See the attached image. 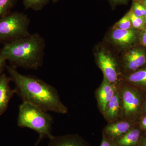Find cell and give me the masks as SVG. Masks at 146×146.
Listing matches in <instances>:
<instances>
[{
	"label": "cell",
	"mask_w": 146,
	"mask_h": 146,
	"mask_svg": "<svg viewBox=\"0 0 146 146\" xmlns=\"http://www.w3.org/2000/svg\"><path fill=\"white\" fill-rule=\"evenodd\" d=\"M143 3H146V0H145V1H144Z\"/></svg>",
	"instance_id": "f1b7e54d"
},
{
	"label": "cell",
	"mask_w": 146,
	"mask_h": 146,
	"mask_svg": "<svg viewBox=\"0 0 146 146\" xmlns=\"http://www.w3.org/2000/svg\"><path fill=\"white\" fill-rule=\"evenodd\" d=\"M7 61L5 57L0 52V76L3 74V71L6 66V63Z\"/></svg>",
	"instance_id": "7402d4cb"
},
{
	"label": "cell",
	"mask_w": 146,
	"mask_h": 146,
	"mask_svg": "<svg viewBox=\"0 0 146 146\" xmlns=\"http://www.w3.org/2000/svg\"><path fill=\"white\" fill-rule=\"evenodd\" d=\"M17 0H0V19L10 12Z\"/></svg>",
	"instance_id": "e0dca14e"
},
{
	"label": "cell",
	"mask_w": 146,
	"mask_h": 146,
	"mask_svg": "<svg viewBox=\"0 0 146 146\" xmlns=\"http://www.w3.org/2000/svg\"><path fill=\"white\" fill-rule=\"evenodd\" d=\"M145 20H146V16H145Z\"/></svg>",
	"instance_id": "4dcf8cb0"
},
{
	"label": "cell",
	"mask_w": 146,
	"mask_h": 146,
	"mask_svg": "<svg viewBox=\"0 0 146 146\" xmlns=\"http://www.w3.org/2000/svg\"><path fill=\"white\" fill-rule=\"evenodd\" d=\"M52 1V3H56L58 1H60V0H51Z\"/></svg>",
	"instance_id": "83f0119b"
},
{
	"label": "cell",
	"mask_w": 146,
	"mask_h": 146,
	"mask_svg": "<svg viewBox=\"0 0 146 146\" xmlns=\"http://www.w3.org/2000/svg\"><path fill=\"white\" fill-rule=\"evenodd\" d=\"M143 111L146 114V98L144 99L143 103Z\"/></svg>",
	"instance_id": "484cf974"
},
{
	"label": "cell",
	"mask_w": 146,
	"mask_h": 146,
	"mask_svg": "<svg viewBox=\"0 0 146 146\" xmlns=\"http://www.w3.org/2000/svg\"><path fill=\"white\" fill-rule=\"evenodd\" d=\"M18 125L36 131L39 138L35 146L44 138L50 139L53 136L52 117L40 108L29 103L23 102L19 106Z\"/></svg>",
	"instance_id": "3957f363"
},
{
	"label": "cell",
	"mask_w": 146,
	"mask_h": 146,
	"mask_svg": "<svg viewBox=\"0 0 146 146\" xmlns=\"http://www.w3.org/2000/svg\"><path fill=\"white\" fill-rule=\"evenodd\" d=\"M100 146H117L114 140L108 137L104 133H102V138Z\"/></svg>",
	"instance_id": "ffe728a7"
},
{
	"label": "cell",
	"mask_w": 146,
	"mask_h": 146,
	"mask_svg": "<svg viewBox=\"0 0 146 146\" xmlns=\"http://www.w3.org/2000/svg\"><path fill=\"white\" fill-rule=\"evenodd\" d=\"M135 32L131 29H117L112 32L111 35V38L113 42L123 46L130 44L135 40Z\"/></svg>",
	"instance_id": "5bb4252c"
},
{
	"label": "cell",
	"mask_w": 146,
	"mask_h": 146,
	"mask_svg": "<svg viewBox=\"0 0 146 146\" xmlns=\"http://www.w3.org/2000/svg\"><path fill=\"white\" fill-rule=\"evenodd\" d=\"M144 3V5H145V6H146V3Z\"/></svg>",
	"instance_id": "f546056e"
},
{
	"label": "cell",
	"mask_w": 146,
	"mask_h": 146,
	"mask_svg": "<svg viewBox=\"0 0 146 146\" xmlns=\"http://www.w3.org/2000/svg\"><path fill=\"white\" fill-rule=\"evenodd\" d=\"M121 109V100L120 91L117 90L112 99L108 104L103 113L108 121H112L119 117Z\"/></svg>",
	"instance_id": "4fadbf2b"
},
{
	"label": "cell",
	"mask_w": 146,
	"mask_h": 146,
	"mask_svg": "<svg viewBox=\"0 0 146 146\" xmlns=\"http://www.w3.org/2000/svg\"><path fill=\"white\" fill-rule=\"evenodd\" d=\"M45 46L40 34L30 33L7 42L0 52L13 67L37 70L43 64Z\"/></svg>",
	"instance_id": "7a4b0ae2"
},
{
	"label": "cell",
	"mask_w": 146,
	"mask_h": 146,
	"mask_svg": "<svg viewBox=\"0 0 146 146\" xmlns=\"http://www.w3.org/2000/svg\"><path fill=\"white\" fill-rule=\"evenodd\" d=\"M145 23H146V20H145Z\"/></svg>",
	"instance_id": "1f68e13d"
},
{
	"label": "cell",
	"mask_w": 146,
	"mask_h": 146,
	"mask_svg": "<svg viewBox=\"0 0 146 146\" xmlns=\"http://www.w3.org/2000/svg\"><path fill=\"white\" fill-rule=\"evenodd\" d=\"M51 0H23V4L26 9L35 11L42 10L49 3Z\"/></svg>",
	"instance_id": "2e32d148"
},
{
	"label": "cell",
	"mask_w": 146,
	"mask_h": 146,
	"mask_svg": "<svg viewBox=\"0 0 146 146\" xmlns=\"http://www.w3.org/2000/svg\"><path fill=\"white\" fill-rule=\"evenodd\" d=\"M98 60L104 78L110 83L114 84L118 79L117 72L114 60L104 51H100L99 53Z\"/></svg>",
	"instance_id": "8992f818"
},
{
	"label": "cell",
	"mask_w": 146,
	"mask_h": 146,
	"mask_svg": "<svg viewBox=\"0 0 146 146\" xmlns=\"http://www.w3.org/2000/svg\"><path fill=\"white\" fill-rule=\"evenodd\" d=\"M138 146H146V132H144Z\"/></svg>",
	"instance_id": "cb8c5ba5"
},
{
	"label": "cell",
	"mask_w": 146,
	"mask_h": 146,
	"mask_svg": "<svg viewBox=\"0 0 146 146\" xmlns=\"http://www.w3.org/2000/svg\"><path fill=\"white\" fill-rule=\"evenodd\" d=\"M120 92L121 100V114L128 121H134L143 111L144 99L142 92L127 85L122 86Z\"/></svg>",
	"instance_id": "5b68a950"
},
{
	"label": "cell",
	"mask_w": 146,
	"mask_h": 146,
	"mask_svg": "<svg viewBox=\"0 0 146 146\" xmlns=\"http://www.w3.org/2000/svg\"><path fill=\"white\" fill-rule=\"evenodd\" d=\"M144 132L139 127L135 126L114 141L117 146H138Z\"/></svg>",
	"instance_id": "7c38bea8"
},
{
	"label": "cell",
	"mask_w": 146,
	"mask_h": 146,
	"mask_svg": "<svg viewBox=\"0 0 146 146\" xmlns=\"http://www.w3.org/2000/svg\"><path fill=\"white\" fill-rule=\"evenodd\" d=\"M142 43L143 46L146 47V30L144 32L142 36Z\"/></svg>",
	"instance_id": "d4e9b609"
},
{
	"label": "cell",
	"mask_w": 146,
	"mask_h": 146,
	"mask_svg": "<svg viewBox=\"0 0 146 146\" xmlns=\"http://www.w3.org/2000/svg\"><path fill=\"white\" fill-rule=\"evenodd\" d=\"M146 62L145 54L143 50L135 49L126 53L124 56L125 66L129 70L136 71Z\"/></svg>",
	"instance_id": "30bf717a"
},
{
	"label": "cell",
	"mask_w": 146,
	"mask_h": 146,
	"mask_svg": "<svg viewBox=\"0 0 146 146\" xmlns=\"http://www.w3.org/2000/svg\"><path fill=\"white\" fill-rule=\"evenodd\" d=\"M117 90L114 84L110 83L104 78L103 81L96 93L98 106L103 113H104L108 104L112 99Z\"/></svg>",
	"instance_id": "52a82bcc"
},
{
	"label": "cell",
	"mask_w": 146,
	"mask_h": 146,
	"mask_svg": "<svg viewBox=\"0 0 146 146\" xmlns=\"http://www.w3.org/2000/svg\"><path fill=\"white\" fill-rule=\"evenodd\" d=\"M10 81V78L5 74L0 76V116L5 112L11 99L16 93L15 89L11 88Z\"/></svg>",
	"instance_id": "ba28073f"
},
{
	"label": "cell",
	"mask_w": 146,
	"mask_h": 146,
	"mask_svg": "<svg viewBox=\"0 0 146 146\" xmlns=\"http://www.w3.org/2000/svg\"><path fill=\"white\" fill-rule=\"evenodd\" d=\"M11 80L15 84L16 93L23 102L36 106L45 111L66 114L68 112L54 87L42 80L22 74L12 66H7Z\"/></svg>",
	"instance_id": "6da1fadb"
},
{
	"label": "cell",
	"mask_w": 146,
	"mask_h": 146,
	"mask_svg": "<svg viewBox=\"0 0 146 146\" xmlns=\"http://www.w3.org/2000/svg\"><path fill=\"white\" fill-rule=\"evenodd\" d=\"M139 127L142 131L146 132V115L141 119Z\"/></svg>",
	"instance_id": "603a6c76"
},
{
	"label": "cell",
	"mask_w": 146,
	"mask_h": 146,
	"mask_svg": "<svg viewBox=\"0 0 146 146\" xmlns=\"http://www.w3.org/2000/svg\"><path fill=\"white\" fill-rule=\"evenodd\" d=\"M140 5L141 4L138 3H135L133 5V10L132 11L136 16L139 17H141V18H143L142 13H141Z\"/></svg>",
	"instance_id": "44dd1931"
},
{
	"label": "cell",
	"mask_w": 146,
	"mask_h": 146,
	"mask_svg": "<svg viewBox=\"0 0 146 146\" xmlns=\"http://www.w3.org/2000/svg\"><path fill=\"white\" fill-rule=\"evenodd\" d=\"M131 26V21L127 14L123 17L117 24V29H129Z\"/></svg>",
	"instance_id": "d6986e66"
},
{
	"label": "cell",
	"mask_w": 146,
	"mask_h": 146,
	"mask_svg": "<svg viewBox=\"0 0 146 146\" xmlns=\"http://www.w3.org/2000/svg\"><path fill=\"white\" fill-rule=\"evenodd\" d=\"M127 81L136 86L146 88V69L136 71L127 77Z\"/></svg>",
	"instance_id": "9a60e30c"
},
{
	"label": "cell",
	"mask_w": 146,
	"mask_h": 146,
	"mask_svg": "<svg viewBox=\"0 0 146 146\" xmlns=\"http://www.w3.org/2000/svg\"><path fill=\"white\" fill-rule=\"evenodd\" d=\"M48 146H90L81 136L77 134L53 136L49 139Z\"/></svg>",
	"instance_id": "8fae6325"
},
{
	"label": "cell",
	"mask_w": 146,
	"mask_h": 146,
	"mask_svg": "<svg viewBox=\"0 0 146 146\" xmlns=\"http://www.w3.org/2000/svg\"><path fill=\"white\" fill-rule=\"evenodd\" d=\"M29 18L22 12H10L0 19V41H12L29 34Z\"/></svg>",
	"instance_id": "277c9868"
},
{
	"label": "cell",
	"mask_w": 146,
	"mask_h": 146,
	"mask_svg": "<svg viewBox=\"0 0 146 146\" xmlns=\"http://www.w3.org/2000/svg\"><path fill=\"white\" fill-rule=\"evenodd\" d=\"M127 14L130 18L131 24L134 27L137 29H142L143 27V18L136 16L132 10L129 11Z\"/></svg>",
	"instance_id": "ac0fdd59"
},
{
	"label": "cell",
	"mask_w": 146,
	"mask_h": 146,
	"mask_svg": "<svg viewBox=\"0 0 146 146\" xmlns=\"http://www.w3.org/2000/svg\"><path fill=\"white\" fill-rule=\"evenodd\" d=\"M134 127L135 126L131 121H119L111 123L106 126L103 133L108 138L115 140L122 136Z\"/></svg>",
	"instance_id": "9c48e42d"
},
{
	"label": "cell",
	"mask_w": 146,
	"mask_h": 146,
	"mask_svg": "<svg viewBox=\"0 0 146 146\" xmlns=\"http://www.w3.org/2000/svg\"><path fill=\"white\" fill-rule=\"evenodd\" d=\"M112 1H114V2L116 3H121L123 2L124 1H125V0H112Z\"/></svg>",
	"instance_id": "4316f807"
}]
</instances>
